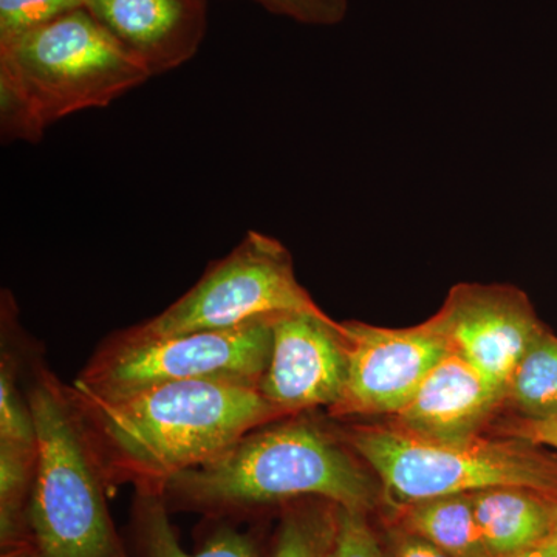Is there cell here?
I'll return each instance as SVG.
<instances>
[{
	"mask_svg": "<svg viewBox=\"0 0 557 557\" xmlns=\"http://www.w3.org/2000/svg\"><path fill=\"white\" fill-rule=\"evenodd\" d=\"M67 391L110 491H163L180 472L214 460L252 429L289 417L258 387L226 381L163 384L110 399L73 384Z\"/></svg>",
	"mask_w": 557,
	"mask_h": 557,
	"instance_id": "6da1fadb",
	"label": "cell"
},
{
	"mask_svg": "<svg viewBox=\"0 0 557 557\" xmlns=\"http://www.w3.org/2000/svg\"><path fill=\"white\" fill-rule=\"evenodd\" d=\"M309 412L252 429L225 453L172 478L163 487L171 512L251 520L300 498H324L368 512L376 487L341 431Z\"/></svg>",
	"mask_w": 557,
	"mask_h": 557,
	"instance_id": "7a4b0ae2",
	"label": "cell"
},
{
	"mask_svg": "<svg viewBox=\"0 0 557 557\" xmlns=\"http://www.w3.org/2000/svg\"><path fill=\"white\" fill-rule=\"evenodd\" d=\"M149 78L89 11H70L0 40V134L38 143L57 121L108 108Z\"/></svg>",
	"mask_w": 557,
	"mask_h": 557,
	"instance_id": "3957f363",
	"label": "cell"
},
{
	"mask_svg": "<svg viewBox=\"0 0 557 557\" xmlns=\"http://www.w3.org/2000/svg\"><path fill=\"white\" fill-rule=\"evenodd\" d=\"M24 387L38 435L30 504L39 557H132L110 516V487L89 435L62 383L30 348Z\"/></svg>",
	"mask_w": 557,
	"mask_h": 557,
	"instance_id": "277c9868",
	"label": "cell"
},
{
	"mask_svg": "<svg viewBox=\"0 0 557 557\" xmlns=\"http://www.w3.org/2000/svg\"><path fill=\"white\" fill-rule=\"evenodd\" d=\"M348 446L383 482L399 507L491 487H523L557 496V463L520 438L440 440L394 423L341 431Z\"/></svg>",
	"mask_w": 557,
	"mask_h": 557,
	"instance_id": "5b68a950",
	"label": "cell"
},
{
	"mask_svg": "<svg viewBox=\"0 0 557 557\" xmlns=\"http://www.w3.org/2000/svg\"><path fill=\"white\" fill-rule=\"evenodd\" d=\"M273 319L168 336L119 330L102 339L73 386L106 399L185 381H226L259 388L273 346Z\"/></svg>",
	"mask_w": 557,
	"mask_h": 557,
	"instance_id": "8992f818",
	"label": "cell"
},
{
	"mask_svg": "<svg viewBox=\"0 0 557 557\" xmlns=\"http://www.w3.org/2000/svg\"><path fill=\"white\" fill-rule=\"evenodd\" d=\"M321 313L296 277L282 242L258 231L209 263L196 285L157 317L126 327L137 336L228 330L281 313Z\"/></svg>",
	"mask_w": 557,
	"mask_h": 557,
	"instance_id": "52a82bcc",
	"label": "cell"
},
{
	"mask_svg": "<svg viewBox=\"0 0 557 557\" xmlns=\"http://www.w3.org/2000/svg\"><path fill=\"white\" fill-rule=\"evenodd\" d=\"M346 341L347 380L330 418L394 417L435 366L449 354L431 319L406 329L341 322Z\"/></svg>",
	"mask_w": 557,
	"mask_h": 557,
	"instance_id": "ba28073f",
	"label": "cell"
},
{
	"mask_svg": "<svg viewBox=\"0 0 557 557\" xmlns=\"http://www.w3.org/2000/svg\"><path fill=\"white\" fill-rule=\"evenodd\" d=\"M429 319L450 354L474 366L505 398L519 362L545 332L527 296L509 285H456Z\"/></svg>",
	"mask_w": 557,
	"mask_h": 557,
	"instance_id": "9c48e42d",
	"label": "cell"
},
{
	"mask_svg": "<svg viewBox=\"0 0 557 557\" xmlns=\"http://www.w3.org/2000/svg\"><path fill=\"white\" fill-rule=\"evenodd\" d=\"M347 380L346 341L341 322L321 313L276 314L273 346L259 391L287 416L330 409Z\"/></svg>",
	"mask_w": 557,
	"mask_h": 557,
	"instance_id": "30bf717a",
	"label": "cell"
},
{
	"mask_svg": "<svg viewBox=\"0 0 557 557\" xmlns=\"http://www.w3.org/2000/svg\"><path fill=\"white\" fill-rule=\"evenodd\" d=\"M84 9L150 76L193 60L207 36V0H86Z\"/></svg>",
	"mask_w": 557,
	"mask_h": 557,
	"instance_id": "8fae6325",
	"label": "cell"
},
{
	"mask_svg": "<svg viewBox=\"0 0 557 557\" xmlns=\"http://www.w3.org/2000/svg\"><path fill=\"white\" fill-rule=\"evenodd\" d=\"M505 406V392L456 354L428 373L391 423L440 440L480 435Z\"/></svg>",
	"mask_w": 557,
	"mask_h": 557,
	"instance_id": "7c38bea8",
	"label": "cell"
},
{
	"mask_svg": "<svg viewBox=\"0 0 557 557\" xmlns=\"http://www.w3.org/2000/svg\"><path fill=\"white\" fill-rule=\"evenodd\" d=\"M170 515L163 491L135 490L124 533L132 557H267L269 544L256 519L247 528V520L207 519L211 525L203 541L189 553L180 544Z\"/></svg>",
	"mask_w": 557,
	"mask_h": 557,
	"instance_id": "4fadbf2b",
	"label": "cell"
},
{
	"mask_svg": "<svg viewBox=\"0 0 557 557\" xmlns=\"http://www.w3.org/2000/svg\"><path fill=\"white\" fill-rule=\"evenodd\" d=\"M469 498L494 557L522 552L552 536L555 502L542 494L523 487H491Z\"/></svg>",
	"mask_w": 557,
	"mask_h": 557,
	"instance_id": "5bb4252c",
	"label": "cell"
},
{
	"mask_svg": "<svg viewBox=\"0 0 557 557\" xmlns=\"http://www.w3.org/2000/svg\"><path fill=\"white\" fill-rule=\"evenodd\" d=\"M405 531L424 539L450 557H494L475 519L469 494L405 505Z\"/></svg>",
	"mask_w": 557,
	"mask_h": 557,
	"instance_id": "9a60e30c",
	"label": "cell"
},
{
	"mask_svg": "<svg viewBox=\"0 0 557 557\" xmlns=\"http://www.w3.org/2000/svg\"><path fill=\"white\" fill-rule=\"evenodd\" d=\"M38 446L0 442V552L33 544L30 504Z\"/></svg>",
	"mask_w": 557,
	"mask_h": 557,
	"instance_id": "2e32d148",
	"label": "cell"
},
{
	"mask_svg": "<svg viewBox=\"0 0 557 557\" xmlns=\"http://www.w3.org/2000/svg\"><path fill=\"white\" fill-rule=\"evenodd\" d=\"M338 505L300 498L278 509V523L267 557H329Z\"/></svg>",
	"mask_w": 557,
	"mask_h": 557,
	"instance_id": "e0dca14e",
	"label": "cell"
},
{
	"mask_svg": "<svg viewBox=\"0 0 557 557\" xmlns=\"http://www.w3.org/2000/svg\"><path fill=\"white\" fill-rule=\"evenodd\" d=\"M505 405L523 418L557 416V336L544 332L528 348L509 383Z\"/></svg>",
	"mask_w": 557,
	"mask_h": 557,
	"instance_id": "ac0fdd59",
	"label": "cell"
},
{
	"mask_svg": "<svg viewBox=\"0 0 557 557\" xmlns=\"http://www.w3.org/2000/svg\"><path fill=\"white\" fill-rule=\"evenodd\" d=\"M84 7L86 0H0V40Z\"/></svg>",
	"mask_w": 557,
	"mask_h": 557,
	"instance_id": "d6986e66",
	"label": "cell"
},
{
	"mask_svg": "<svg viewBox=\"0 0 557 557\" xmlns=\"http://www.w3.org/2000/svg\"><path fill=\"white\" fill-rule=\"evenodd\" d=\"M329 557H386L364 512L336 507Z\"/></svg>",
	"mask_w": 557,
	"mask_h": 557,
	"instance_id": "ffe728a7",
	"label": "cell"
},
{
	"mask_svg": "<svg viewBox=\"0 0 557 557\" xmlns=\"http://www.w3.org/2000/svg\"><path fill=\"white\" fill-rule=\"evenodd\" d=\"M263 10L299 24L332 27L346 20L348 0H249Z\"/></svg>",
	"mask_w": 557,
	"mask_h": 557,
	"instance_id": "44dd1931",
	"label": "cell"
},
{
	"mask_svg": "<svg viewBox=\"0 0 557 557\" xmlns=\"http://www.w3.org/2000/svg\"><path fill=\"white\" fill-rule=\"evenodd\" d=\"M505 437L520 438L536 446H548L557 450V416L534 420L520 417L498 428Z\"/></svg>",
	"mask_w": 557,
	"mask_h": 557,
	"instance_id": "7402d4cb",
	"label": "cell"
},
{
	"mask_svg": "<svg viewBox=\"0 0 557 557\" xmlns=\"http://www.w3.org/2000/svg\"><path fill=\"white\" fill-rule=\"evenodd\" d=\"M395 557H450L443 553L442 549L429 544L424 539L416 536V534H399L395 542Z\"/></svg>",
	"mask_w": 557,
	"mask_h": 557,
	"instance_id": "603a6c76",
	"label": "cell"
},
{
	"mask_svg": "<svg viewBox=\"0 0 557 557\" xmlns=\"http://www.w3.org/2000/svg\"><path fill=\"white\" fill-rule=\"evenodd\" d=\"M504 557H557V537L552 534V536L544 539L533 547Z\"/></svg>",
	"mask_w": 557,
	"mask_h": 557,
	"instance_id": "cb8c5ba5",
	"label": "cell"
},
{
	"mask_svg": "<svg viewBox=\"0 0 557 557\" xmlns=\"http://www.w3.org/2000/svg\"><path fill=\"white\" fill-rule=\"evenodd\" d=\"M0 557H39V553L35 545H28V547L5 549V552H0Z\"/></svg>",
	"mask_w": 557,
	"mask_h": 557,
	"instance_id": "d4e9b609",
	"label": "cell"
},
{
	"mask_svg": "<svg viewBox=\"0 0 557 557\" xmlns=\"http://www.w3.org/2000/svg\"><path fill=\"white\" fill-rule=\"evenodd\" d=\"M552 534H555L557 537V504H555V515H553V531Z\"/></svg>",
	"mask_w": 557,
	"mask_h": 557,
	"instance_id": "484cf974",
	"label": "cell"
}]
</instances>
